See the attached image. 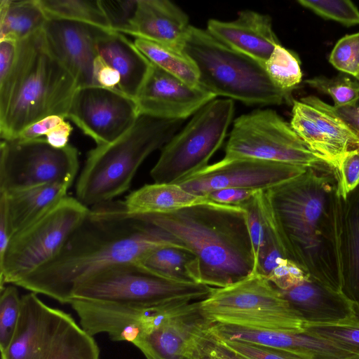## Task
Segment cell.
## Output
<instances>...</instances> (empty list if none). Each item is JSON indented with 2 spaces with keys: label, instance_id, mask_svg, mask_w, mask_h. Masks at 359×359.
I'll return each instance as SVG.
<instances>
[{
  "label": "cell",
  "instance_id": "cell-1",
  "mask_svg": "<svg viewBox=\"0 0 359 359\" xmlns=\"http://www.w3.org/2000/svg\"><path fill=\"white\" fill-rule=\"evenodd\" d=\"M257 198L266 226L285 257L341 292V196L334 169L323 161L294 179L259 191Z\"/></svg>",
  "mask_w": 359,
  "mask_h": 359
},
{
  "label": "cell",
  "instance_id": "cell-2",
  "mask_svg": "<svg viewBox=\"0 0 359 359\" xmlns=\"http://www.w3.org/2000/svg\"><path fill=\"white\" fill-rule=\"evenodd\" d=\"M166 245L184 247L163 229L126 213L121 201H112L90 208L59 255L14 285L69 304L76 286L94 273L137 262Z\"/></svg>",
  "mask_w": 359,
  "mask_h": 359
},
{
  "label": "cell",
  "instance_id": "cell-3",
  "mask_svg": "<svg viewBox=\"0 0 359 359\" xmlns=\"http://www.w3.org/2000/svg\"><path fill=\"white\" fill-rule=\"evenodd\" d=\"M135 216L163 229L196 256L201 284L222 288L255 273L252 243L240 206L208 201L167 214Z\"/></svg>",
  "mask_w": 359,
  "mask_h": 359
},
{
  "label": "cell",
  "instance_id": "cell-4",
  "mask_svg": "<svg viewBox=\"0 0 359 359\" xmlns=\"http://www.w3.org/2000/svg\"><path fill=\"white\" fill-rule=\"evenodd\" d=\"M69 72L50 52L43 29L18 41L10 72L0 77V136L12 140L50 116L67 118L78 88Z\"/></svg>",
  "mask_w": 359,
  "mask_h": 359
},
{
  "label": "cell",
  "instance_id": "cell-5",
  "mask_svg": "<svg viewBox=\"0 0 359 359\" xmlns=\"http://www.w3.org/2000/svg\"><path fill=\"white\" fill-rule=\"evenodd\" d=\"M182 122L140 114L128 132L88 152L76 182V198L90 208L126 192L144 161L163 147Z\"/></svg>",
  "mask_w": 359,
  "mask_h": 359
},
{
  "label": "cell",
  "instance_id": "cell-6",
  "mask_svg": "<svg viewBox=\"0 0 359 359\" xmlns=\"http://www.w3.org/2000/svg\"><path fill=\"white\" fill-rule=\"evenodd\" d=\"M184 50L196 66L199 86L215 97L247 105H279L291 100L273 83L263 64L224 44L206 29L191 26Z\"/></svg>",
  "mask_w": 359,
  "mask_h": 359
},
{
  "label": "cell",
  "instance_id": "cell-7",
  "mask_svg": "<svg viewBox=\"0 0 359 359\" xmlns=\"http://www.w3.org/2000/svg\"><path fill=\"white\" fill-rule=\"evenodd\" d=\"M1 358L100 359V349L69 314L47 306L30 292L21 297L15 333Z\"/></svg>",
  "mask_w": 359,
  "mask_h": 359
},
{
  "label": "cell",
  "instance_id": "cell-8",
  "mask_svg": "<svg viewBox=\"0 0 359 359\" xmlns=\"http://www.w3.org/2000/svg\"><path fill=\"white\" fill-rule=\"evenodd\" d=\"M199 306L212 323L292 332H303L305 325L279 290L258 273L228 287H214Z\"/></svg>",
  "mask_w": 359,
  "mask_h": 359
},
{
  "label": "cell",
  "instance_id": "cell-9",
  "mask_svg": "<svg viewBox=\"0 0 359 359\" xmlns=\"http://www.w3.org/2000/svg\"><path fill=\"white\" fill-rule=\"evenodd\" d=\"M214 287L198 283H181L156 276L137 262L108 266L94 273L75 288L72 299L154 306L176 302H196Z\"/></svg>",
  "mask_w": 359,
  "mask_h": 359
},
{
  "label": "cell",
  "instance_id": "cell-10",
  "mask_svg": "<svg viewBox=\"0 0 359 359\" xmlns=\"http://www.w3.org/2000/svg\"><path fill=\"white\" fill-rule=\"evenodd\" d=\"M90 208L66 196L39 219L13 234L0 260V290L15 285L53 261Z\"/></svg>",
  "mask_w": 359,
  "mask_h": 359
},
{
  "label": "cell",
  "instance_id": "cell-11",
  "mask_svg": "<svg viewBox=\"0 0 359 359\" xmlns=\"http://www.w3.org/2000/svg\"><path fill=\"white\" fill-rule=\"evenodd\" d=\"M234 114L230 99L214 100L163 147L150 172L154 183L179 184L209 165L222 144Z\"/></svg>",
  "mask_w": 359,
  "mask_h": 359
},
{
  "label": "cell",
  "instance_id": "cell-12",
  "mask_svg": "<svg viewBox=\"0 0 359 359\" xmlns=\"http://www.w3.org/2000/svg\"><path fill=\"white\" fill-rule=\"evenodd\" d=\"M243 158L305 168L323 161L308 148L290 123L271 109H255L234 120L223 159Z\"/></svg>",
  "mask_w": 359,
  "mask_h": 359
},
{
  "label": "cell",
  "instance_id": "cell-13",
  "mask_svg": "<svg viewBox=\"0 0 359 359\" xmlns=\"http://www.w3.org/2000/svg\"><path fill=\"white\" fill-rule=\"evenodd\" d=\"M78 150L56 148L46 138L1 140L0 194L57 182L73 184L79 171Z\"/></svg>",
  "mask_w": 359,
  "mask_h": 359
},
{
  "label": "cell",
  "instance_id": "cell-14",
  "mask_svg": "<svg viewBox=\"0 0 359 359\" xmlns=\"http://www.w3.org/2000/svg\"><path fill=\"white\" fill-rule=\"evenodd\" d=\"M139 115L136 101L119 90L88 86L75 91L67 118L102 145L128 132Z\"/></svg>",
  "mask_w": 359,
  "mask_h": 359
},
{
  "label": "cell",
  "instance_id": "cell-15",
  "mask_svg": "<svg viewBox=\"0 0 359 359\" xmlns=\"http://www.w3.org/2000/svg\"><path fill=\"white\" fill-rule=\"evenodd\" d=\"M290 125L308 148L337 173L344 155L359 145V137L337 109L318 97L292 100Z\"/></svg>",
  "mask_w": 359,
  "mask_h": 359
},
{
  "label": "cell",
  "instance_id": "cell-16",
  "mask_svg": "<svg viewBox=\"0 0 359 359\" xmlns=\"http://www.w3.org/2000/svg\"><path fill=\"white\" fill-rule=\"evenodd\" d=\"M306 168L250 158H222L178 184L187 191L202 196L227 188L262 191L294 179L303 174Z\"/></svg>",
  "mask_w": 359,
  "mask_h": 359
},
{
  "label": "cell",
  "instance_id": "cell-17",
  "mask_svg": "<svg viewBox=\"0 0 359 359\" xmlns=\"http://www.w3.org/2000/svg\"><path fill=\"white\" fill-rule=\"evenodd\" d=\"M215 97L201 86L189 85L151 63L135 101L140 114L184 121Z\"/></svg>",
  "mask_w": 359,
  "mask_h": 359
},
{
  "label": "cell",
  "instance_id": "cell-18",
  "mask_svg": "<svg viewBox=\"0 0 359 359\" xmlns=\"http://www.w3.org/2000/svg\"><path fill=\"white\" fill-rule=\"evenodd\" d=\"M104 30L82 22L51 17L43 27L50 52L72 75L79 88L94 86L97 39Z\"/></svg>",
  "mask_w": 359,
  "mask_h": 359
},
{
  "label": "cell",
  "instance_id": "cell-19",
  "mask_svg": "<svg viewBox=\"0 0 359 359\" xmlns=\"http://www.w3.org/2000/svg\"><path fill=\"white\" fill-rule=\"evenodd\" d=\"M211 323L201 312L199 301L178 302L133 344L147 359H181L196 336Z\"/></svg>",
  "mask_w": 359,
  "mask_h": 359
},
{
  "label": "cell",
  "instance_id": "cell-20",
  "mask_svg": "<svg viewBox=\"0 0 359 359\" xmlns=\"http://www.w3.org/2000/svg\"><path fill=\"white\" fill-rule=\"evenodd\" d=\"M209 330L224 340L241 341L276 348L304 359H359L358 355L305 331L259 330L216 323H211Z\"/></svg>",
  "mask_w": 359,
  "mask_h": 359
},
{
  "label": "cell",
  "instance_id": "cell-21",
  "mask_svg": "<svg viewBox=\"0 0 359 359\" xmlns=\"http://www.w3.org/2000/svg\"><path fill=\"white\" fill-rule=\"evenodd\" d=\"M279 292L305 325H344L355 320V305L341 292L320 283L306 273L292 286Z\"/></svg>",
  "mask_w": 359,
  "mask_h": 359
},
{
  "label": "cell",
  "instance_id": "cell-22",
  "mask_svg": "<svg viewBox=\"0 0 359 359\" xmlns=\"http://www.w3.org/2000/svg\"><path fill=\"white\" fill-rule=\"evenodd\" d=\"M206 30L224 44L264 65L280 44L271 17L253 11H242L232 21L210 19Z\"/></svg>",
  "mask_w": 359,
  "mask_h": 359
},
{
  "label": "cell",
  "instance_id": "cell-23",
  "mask_svg": "<svg viewBox=\"0 0 359 359\" xmlns=\"http://www.w3.org/2000/svg\"><path fill=\"white\" fill-rule=\"evenodd\" d=\"M191 25L188 15L168 0H137L135 13L122 34L184 49Z\"/></svg>",
  "mask_w": 359,
  "mask_h": 359
},
{
  "label": "cell",
  "instance_id": "cell-24",
  "mask_svg": "<svg viewBox=\"0 0 359 359\" xmlns=\"http://www.w3.org/2000/svg\"><path fill=\"white\" fill-rule=\"evenodd\" d=\"M98 55L120 75L118 90L135 98L144 83L151 62L123 34L104 30L97 39Z\"/></svg>",
  "mask_w": 359,
  "mask_h": 359
},
{
  "label": "cell",
  "instance_id": "cell-25",
  "mask_svg": "<svg viewBox=\"0 0 359 359\" xmlns=\"http://www.w3.org/2000/svg\"><path fill=\"white\" fill-rule=\"evenodd\" d=\"M341 292L359 309V185L341 197Z\"/></svg>",
  "mask_w": 359,
  "mask_h": 359
},
{
  "label": "cell",
  "instance_id": "cell-26",
  "mask_svg": "<svg viewBox=\"0 0 359 359\" xmlns=\"http://www.w3.org/2000/svg\"><path fill=\"white\" fill-rule=\"evenodd\" d=\"M70 182L48 184L0 194L5 202L11 236L28 226L67 196Z\"/></svg>",
  "mask_w": 359,
  "mask_h": 359
},
{
  "label": "cell",
  "instance_id": "cell-27",
  "mask_svg": "<svg viewBox=\"0 0 359 359\" xmlns=\"http://www.w3.org/2000/svg\"><path fill=\"white\" fill-rule=\"evenodd\" d=\"M210 201L205 196L191 194L178 184H145L121 201L123 210L131 215H161Z\"/></svg>",
  "mask_w": 359,
  "mask_h": 359
},
{
  "label": "cell",
  "instance_id": "cell-28",
  "mask_svg": "<svg viewBox=\"0 0 359 359\" xmlns=\"http://www.w3.org/2000/svg\"><path fill=\"white\" fill-rule=\"evenodd\" d=\"M137 262L161 278L176 283L201 284L198 259L184 247H159L144 255Z\"/></svg>",
  "mask_w": 359,
  "mask_h": 359
},
{
  "label": "cell",
  "instance_id": "cell-29",
  "mask_svg": "<svg viewBox=\"0 0 359 359\" xmlns=\"http://www.w3.org/2000/svg\"><path fill=\"white\" fill-rule=\"evenodd\" d=\"M48 18L39 0H1L0 41L23 40L41 31Z\"/></svg>",
  "mask_w": 359,
  "mask_h": 359
},
{
  "label": "cell",
  "instance_id": "cell-30",
  "mask_svg": "<svg viewBox=\"0 0 359 359\" xmlns=\"http://www.w3.org/2000/svg\"><path fill=\"white\" fill-rule=\"evenodd\" d=\"M134 43L152 64L189 85L199 86L196 66L184 49L142 38H135Z\"/></svg>",
  "mask_w": 359,
  "mask_h": 359
},
{
  "label": "cell",
  "instance_id": "cell-31",
  "mask_svg": "<svg viewBox=\"0 0 359 359\" xmlns=\"http://www.w3.org/2000/svg\"><path fill=\"white\" fill-rule=\"evenodd\" d=\"M48 17L75 20L113 31L101 0H39Z\"/></svg>",
  "mask_w": 359,
  "mask_h": 359
},
{
  "label": "cell",
  "instance_id": "cell-32",
  "mask_svg": "<svg viewBox=\"0 0 359 359\" xmlns=\"http://www.w3.org/2000/svg\"><path fill=\"white\" fill-rule=\"evenodd\" d=\"M264 67L273 83L289 97L302 81L298 55L280 43L275 47Z\"/></svg>",
  "mask_w": 359,
  "mask_h": 359
},
{
  "label": "cell",
  "instance_id": "cell-33",
  "mask_svg": "<svg viewBox=\"0 0 359 359\" xmlns=\"http://www.w3.org/2000/svg\"><path fill=\"white\" fill-rule=\"evenodd\" d=\"M304 83L317 91L330 95L337 109L355 106L359 102V83L346 75L335 77L315 76Z\"/></svg>",
  "mask_w": 359,
  "mask_h": 359
},
{
  "label": "cell",
  "instance_id": "cell-34",
  "mask_svg": "<svg viewBox=\"0 0 359 359\" xmlns=\"http://www.w3.org/2000/svg\"><path fill=\"white\" fill-rule=\"evenodd\" d=\"M21 308V297L14 285L0 290V351L5 353L15 333Z\"/></svg>",
  "mask_w": 359,
  "mask_h": 359
},
{
  "label": "cell",
  "instance_id": "cell-35",
  "mask_svg": "<svg viewBox=\"0 0 359 359\" xmlns=\"http://www.w3.org/2000/svg\"><path fill=\"white\" fill-rule=\"evenodd\" d=\"M304 331L359 355V320L344 325H304Z\"/></svg>",
  "mask_w": 359,
  "mask_h": 359
},
{
  "label": "cell",
  "instance_id": "cell-36",
  "mask_svg": "<svg viewBox=\"0 0 359 359\" xmlns=\"http://www.w3.org/2000/svg\"><path fill=\"white\" fill-rule=\"evenodd\" d=\"M257 194L238 205L243 211L252 243L255 264V273L264 257L268 242V232L258 205Z\"/></svg>",
  "mask_w": 359,
  "mask_h": 359
},
{
  "label": "cell",
  "instance_id": "cell-37",
  "mask_svg": "<svg viewBox=\"0 0 359 359\" xmlns=\"http://www.w3.org/2000/svg\"><path fill=\"white\" fill-rule=\"evenodd\" d=\"M301 6L326 20L350 27L359 25V11L348 0H299Z\"/></svg>",
  "mask_w": 359,
  "mask_h": 359
},
{
  "label": "cell",
  "instance_id": "cell-38",
  "mask_svg": "<svg viewBox=\"0 0 359 359\" xmlns=\"http://www.w3.org/2000/svg\"><path fill=\"white\" fill-rule=\"evenodd\" d=\"M337 70L359 79V32L347 34L335 44L329 56Z\"/></svg>",
  "mask_w": 359,
  "mask_h": 359
},
{
  "label": "cell",
  "instance_id": "cell-39",
  "mask_svg": "<svg viewBox=\"0 0 359 359\" xmlns=\"http://www.w3.org/2000/svg\"><path fill=\"white\" fill-rule=\"evenodd\" d=\"M209 327L196 336L191 346L196 359H245L224 345Z\"/></svg>",
  "mask_w": 359,
  "mask_h": 359
},
{
  "label": "cell",
  "instance_id": "cell-40",
  "mask_svg": "<svg viewBox=\"0 0 359 359\" xmlns=\"http://www.w3.org/2000/svg\"><path fill=\"white\" fill-rule=\"evenodd\" d=\"M218 339L227 348L245 359H304L297 355L276 348L241 341Z\"/></svg>",
  "mask_w": 359,
  "mask_h": 359
},
{
  "label": "cell",
  "instance_id": "cell-41",
  "mask_svg": "<svg viewBox=\"0 0 359 359\" xmlns=\"http://www.w3.org/2000/svg\"><path fill=\"white\" fill-rule=\"evenodd\" d=\"M359 185V145L348 150L342 157L338 172V192L346 196Z\"/></svg>",
  "mask_w": 359,
  "mask_h": 359
},
{
  "label": "cell",
  "instance_id": "cell-42",
  "mask_svg": "<svg viewBox=\"0 0 359 359\" xmlns=\"http://www.w3.org/2000/svg\"><path fill=\"white\" fill-rule=\"evenodd\" d=\"M137 3V0L102 1L113 31L121 33L128 26L135 13Z\"/></svg>",
  "mask_w": 359,
  "mask_h": 359
},
{
  "label": "cell",
  "instance_id": "cell-43",
  "mask_svg": "<svg viewBox=\"0 0 359 359\" xmlns=\"http://www.w3.org/2000/svg\"><path fill=\"white\" fill-rule=\"evenodd\" d=\"M258 191L245 189L227 188L213 191L204 196L214 203L238 206L252 198Z\"/></svg>",
  "mask_w": 359,
  "mask_h": 359
},
{
  "label": "cell",
  "instance_id": "cell-44",
  "mask_svg": "<svg viewBox=\"0 0 359 359\" xmlns=\"http://www.w3.org/2000/svg\"><path fill=\"white\" fill-rule=\"evenodd\" d=\"M93 79L94 86L118 90L121 80L119 74L99 55L94 62Z\"/></svg>",
  "mask_w": 359,
  "mask_h": 359
},
{
  "label": "cell",
  "instance_id": "cell-45",
  "mask_svg": "<svg viewBox=\"0 0 359 359\" xmlns=\"http://www.w3.org/2000/svg\"><path fill=\"white\" fill-rule=\"evenodd\" d=\"M64 120L65 118L59 116H47L26 128L14 140L28 141L41 138L43 135L46 136Z\"/></svg>",
  "mask_w": 359,
  "mask_h": 359
},
{
  "label": "cell",
  "instance_id": "cell-46",
  "mask_svg": "<svg viewBox=\"0 0 359 359\" xmlns=\"http://www.w3.org/2000/svg\"><path fill=\"white\" fill-rule=\"evenodd\" d=\"M72 131V126L64 120L49 132L46 136V139L54 147H65L68 144L69 137Z\"/></svg>",
  "mask_w": 359,
  "mask_h": 359
},
{
  "label": "cell",
  "instance_id": "cell-47",
  "mask_svg": "<svg viewBox=\"0 0 359 359\" xmlns=\"http://www.w3.org/2000/svg\"><path fill=\"white\" fill-rule=\"evenodd\" d=\"M11 238L5 202L0 198V260L4 257Z\"/></svg>",
  "mask_w": 359,
  "mask_h": 359
},
{
  "label": "cell",
  "instance_id": "cell-48",
  "mask_svg": "<svg viewBox=\"0 0 359 359\" xmlns=\"http://www.w3.org/2000/svg\"><path fill=\"white\" fill-rule=\"evenodd\" d=\"M337 111L341 117L359 137V102L354 107L342 108Z\"/></svg>",
  "mask_w": 359,
  "mask_h": 359
},
{
  "label": "cell",
  "instance_id": "cell-49",
  "mask_svg": "<svg viewBox=\"0 0 359 359\" xmlns=\"http://www.w3.org/2000/svg\"><path fill=\"white\" fill-rule=\"evenodd\" d=\"M181 359H196L191 352L189 350L185 355H184Z\"/></svg>",
  "mask_w": 359,
  "mask_h": 359
},
{
  "label": "cell",
  "instance_id": "cell-50",
  "mask_svg": "<svg viewBox=\"0 0 359 359\" xmlns=\"http://www.w3.org/2000/svg\"><path fill=\"white\" fill-rule=\"evenodd\" d=\"M355 313H356V317L355 318L359 320V309H358L357 307L355 306Z\"/></svg>",
  "mask_w": 359,
  "mask_h": 359
},
{
  "label": "cell",
  "instance_id": "cell-51",
  "mask_svg": "<svg viewBox=\"0 0 359 359\" xmlns=\"http://www.w3.org/2000/svg\"><path fill=\"white\" fill-rule=\"evenodd\" d=\"M358 83H359V79L358 80Z\"/></svg>",
  "mask_w": 359,
  "mask_h": 359
}]
</instances>
